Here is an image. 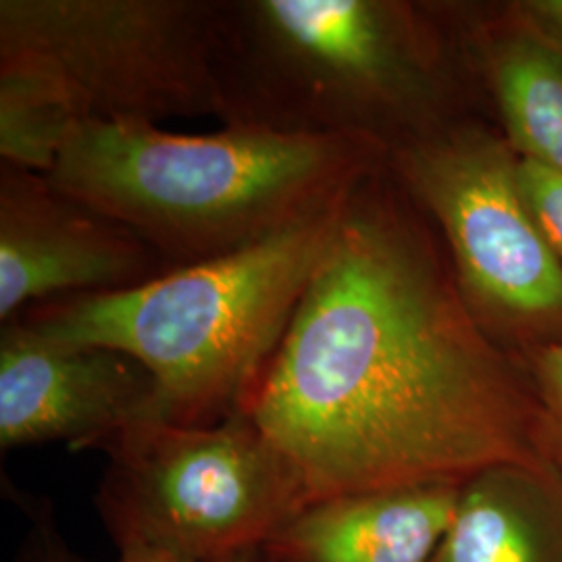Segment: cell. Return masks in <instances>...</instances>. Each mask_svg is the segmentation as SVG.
<instances>
[{
	"mask_svg": "<svg viewBox=\"0 0 562 562\" xmlns=\"http://www.w3.org/2000/svg\"><path fill=\"white\" fill-rule=\"evenodd\" d=\"M173 271L127 225L0 161V323L32 306L113 294Z\"/></svg>",
	"mask_w": 562,
	"mask_h": 562,
	"instance_id": "ba28073f",
	"label": "cell"
},
{
	"mask_svg": "<svg viewBox=\"0 0 562 562\" xmlns=\"http://www.w3.org/2000/svg\"><path fill=\"white\" fill-rule=\"evenodd\" d=\"M99 450L109 467L97 504L115 543L223 562L262 550L311 504L301 471L248 413L201 427L136 423Z\"/></svg>",
	"mask_w": 562,
	"mask_h": 562,
	"instance_id": "8992f818",
	"label": "cell"
},
{
	"mask_svg": "<svg viewBox=\"0 0 562 562\" xmlns=\"http://www.w3.org/2000/svg\"><path fill=\"white\" fill-rule=\"evenodd\" d=\"M246 413L311 504L461 487L501 464L552 471L525 364L475 322L436 225L387 162L344 201Z\"/></svg>",
	"mask_w": 562,
	"mask_h": 562,
	"instance_id": "6da1fadb",
	"label": "cell"
},
{
	"mask_svg": "<svg viewBox=\"0 0 562 562\" xmlns=\"http://www.w3.org/2000/svg\"><path fill=\"white\" fill-rule=\"evenodd\" d=\"M223 562H273L265 550H252V552H244L240 557H234V559H227Z\"/></svg>",
	"mask_w": 562,
	"mask_h": 562,
	"instance_id": "d6986e66",
	"label": "cell"
},
{
	"mask_svg": "<svg viewBox=\"0 0 562 562\" xmlns=\"http://www.w3.org/2000/svg\"><path fill=\"white\" fill-rule=\"evenodd\" d=\"M522 199L562 265V171L519 159Z\"/></svg>",
	"mask_w": 562,
	"mask_h": 562,
	"instance_id": "9a60e30c",
	"label": "cell"
},
{
	"mask_svg": "<svg viewBox=\"0 0 562 562\" xmlns=\"http://www.w3.org/2000/svg\"><path fill=\"white\" fill-rule=\"evenodd\" d=\"M521 361L542 408L546 461L562 477V346L536 348Z\"/></svg>",
	"mask_w": 562,
	"mask_h": 562,
	"instance_id": "5bb4252c",
	"label": "cell"
},
{
	"mask_svg": "<svg viewBox=\"0 0 562 562\" xmlns=\"http://www.w3.org/2000/svg\"><path fill=\"white\" fill-rule=\"evenodd\" d=\"M387 165L436 225L490 340L519 359L562 346V265L522 199L503 132L464 115L392 148Z\"/></svg>",
	"mask_w": 562,
	"mask_h": 562,
	"instance_id": "52a82bcc",
	"label": "cell"
},
{
	"mask_svg": "<svg viewBox=\"0 0 562 562\" xmlns=\"http://www.w3.org/2000/svg\"><path fill=\"white\" fill-rule=\"evenodd\" d=\"M459 485H413L308 504L262 548L273 562H431Z\"/></svg>",
	"mask_w": 562,
	"mask_h": 562,
	"instance_id": "8fae6325",
	"label": "cell"
},
{
	"mask_svg": "<svg viewBox=\"0 0 562 562\" xmlns=\"http://www.w3.org/2000/svg\"><path fill=\"white\" fill-rule=\"evenodd\" d=\"M348 194L234 255L123 292L44 302L18 319L53 340L113 348L144 364L157 383L159 422H225L248 411Z\"/></svg>",
	"mask_w": 562,
	"mask_h": 562,
	"instance_id": "277c9868",
	"label": "cell"
},
{
	"mask_svg": "<svg viewBox=\"0 0 562 562\" xmlns=\"http://www.w3.org/2000/svg\"><path fill=\"white\" fill-rule=\"evenodd\" d=\"M480 101L522 161L562 171V44L513 2H443Z\"/></svg>",
	"mask_w": 562,
	"mask_h": 562,
	"instance_id": "30bf717a",
	"label": "cell"
},
{
	"mask_svg": "<svg viewBox=\"0 0 562 562\" xmlns=\"http://www.w3.org/2000/svg\"><path fill=\"white\" fill-rule=\"evenodd\" d=\"M157 419V383L113 348L42 336L21 319L0 327V448L63 442L99 450L123 429Z\"/></svg>",
	"mask_w": 562,
	"mask_h": 562,
	"instance_id": "9c48e42d",
	"label": "cell"
},
{
	"mask_svg": "<svg viewBox=\"0 0 562 562\" xmlns=\"http://www.w3.org/2000/svg\"><path fill=\"white\" fill-rule=\"evenodd\" d=\"M217 60L220 0H0V69L78 121L220 120Z\"/></svg>",
	"mask_w": 562,
	"mask_h": 562,
	"instance_id": "5b68a950",
	"label": "cell"
},
{
	"mask_svg": "<svg viewBox=\"0 0 562 562\" xmlns=\"http://www.w3.org/2000/svg\"><path fill=\"white\" fill-rule=\"evenodd\" d=\"M513 7L548 38L562 44V0H517Z\"/></svg>",
	"mask_w": 562,
	"mask_h": 562,
	"instance_id": "e0dca14e",
	"label": "cell"
},
{
	"mask_svg": "<svg viewBox=\"0 0 562 562\" xmlns=\"http://www.w3.org/2000/svg\"><path fill=\"white\" fill-rule=\"evenodd\" d=\"M380 142L222 125L76 123L48 178L127 225L171 269L222 259L344 199L387 162Z\"/></svg>",
	"mask_w": 562,
	"mask_h": 562,
	"instance_id": "3957f363",
	"label": "cell"
},
{
	"mask_svg": "<svg viewBox=\"0 0 562 562\" xmlns=\"http://www.w3.org/2000/svg\"><path fill=\"white\" fill-rule=\"evenodd\" d=\"M76 123L71 106L50 86L0 69V161L48 176Z\"/></svg>",
	"mask_w": 562,
	"mask_h": 562,
	"instance_id": "4fadbf2b",
	"label": "cell"
},
{
	"mask_svg": "<svg viewBox=\"0 0 562 562\" xmlns=\"http://www.w3.org/2000/svg\"><path fill=\"white\" fill-rule=\"evenodd\" d=\"M431 562H562V477L521 464L462 483Z\"/></svg>",
	"mask_w": 562,
	"mask_h": 562,
	"instance_id": "7c38bea8",
	"label": "cell"
},
{
	"mask_svg": "<svg viewBox=\"0 0 562 562\" xmlns=\"http://www.w3.org/2000/svg\"><path fill=\"white\" fill-rule=\"evenodd\" d=\"M23 510H27L30 517V531L18 562H83L63 540L50 506L30 503L23 504Z\"/></svg>",
	"mask_w": 562,
	"mask_h": 562,
	"instance_id": "2e32d148",
	"label": "cell"
},
{
	"mask_svg": "<svg viewBox=\"0 0 562 562\" xmlns=\"http://www.w3.org/2000/svg\"><path fill=\"white\" fill-rule=\"evenodd\" d=\"M222 125L387 150L473 115L443 2L220 0Z\"/></svg>",
	"mask_w": 562,
	"mask_h": 562,
	"instance_id": "7a4b0ae2",
	"label": "cell"
},
{
	"mask_svg": "<svg viewBox=\"0 0 562 562\" xmlns=\"http://www.w3.org/2000/svg\"><path fill=\"white\" fill-rule=\"evenodd\" d=\"M117 548H120L117 562H196L169 550V548L138 542V540L117 543Z\"/></svg>",
	"mask_w": 562,
	"mask_h": 562,
	"instance_id": "ac0fdd59",
	"label": "cell"
}]
</instances>
